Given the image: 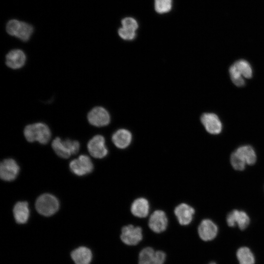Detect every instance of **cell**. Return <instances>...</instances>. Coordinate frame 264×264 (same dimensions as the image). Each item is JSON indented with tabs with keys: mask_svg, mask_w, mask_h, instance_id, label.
Returning a JSON list of instances; mask_svg holds the SVG:
<instances>
[{
	"mask_svg": "<svg viewBox=\"0 0 264 264\" xmlns=\"http://www.w3.org/2000/svg\"><path fill=\"white\" fill-rule=\"evenodd\" d=\"M24 136L29 142L38 141L47 144L51 138V131L48 126L43 123H36L27 125L23 131Z\"/></svg>",
	"mask_w": 264,
	"mask_h": 264,
	"instance_id": "6da1fadb",
	"label": "cell"
},
{
	"mask_svg": "<svg viewBox=\"0 0 264 264\" xmlns=\"http://www.w3.org/2000/svg\"><path fill=\"white\" fill-rule=\"evenodd\" d=\"M52 147L55 153L60 157L68 158L71 155L78 153L80 148L78 141L66 139L62 141L59 137L52 142Z\"/></svg>",
	"mask_w": 264,
	"mask_h": 264,
	"instance_id": "7a4b0ae2",
	"label": "cell"
},
{
	"mask_svg": "<svg viewBox=\"0 0 264 264\" xmlns=\"http://www.w3.org/2000/svg\"><path fill=\"white\" fill-rule=\"evenodd\" d=\"M35 207L39 214L48 217L54 214L58 210L59 202L54 196L50 194H44L37 199Z\"/></svg>",
	"mask_w": 264,
	"mask_h": 264,
	"instance_id": "3957f363",
	"label": "cell"
},
{
	"mask_svg": "<svg viewBox=\"0 0 264 264\" xmlns=\"http://www.w3.org/2000/svg\"><path fill=\"white\" fill-rule=\"evenodd\" d=\"M125 244L133 246L138 244L143 239L142 229L140 226L128 224L122 227L120 236Z\"/></svg>",
	"mask_w": 264,
	"mask_h": 264,
	"instance_id": "277c9868",
	"label": "cell"
},
{
	"mask_svg": "<svg viewBox=\"0 0 264 264\" xmlns=\"http://www.w3.org/2000/svg\"><path fill=\"white\" fill-rule=\"evenodd\" d=\"M166 258L163 251H155L151 247H146L139 253L138 264H164Z\"/></svg>",
	"mask_w": 264,
	"mask_h": 264,
	"instance_id": "5b68a950",
	"label": "cell"
},
{
	"mask_svg": "<svg viewBox=\"0 0 264 264\" xmlns=\"http://www.w3.org/2000/svg\"><path fill=\"white\" fill-rule=\"evenodd\" d=\"M69 168L75 175L82 176L89 174L93 171V164L88 155L82 154L70 161Z\"/></svg>",
	"mask_w": 264,
	"mask_h": 264,
	"instance_id": "8992f818",
	"label": "cell"
},
{
	"mask_svg": "<svg viewBox=\"0 0 264 264\" xmlns=\"http://www.w3.org/2000/svg\"><path fill=\"white\" fill-rule=\"evenodd\" d=\"M88 149L90 154L94 158L101 159L108 154L105 138L102 135H96L88 143Z\"/></svg>",
	"mask_w": 264,
	"mask_h": 264,
	"instance_id": "52a82bcc",
	"label": "cell"
},
{
	"mask_svg": "<svg viewBox=\"0 0 264 264\" xmlns=\"http://www.w3.org/2000/svg\"><path fill=\"white\" fill-rule=\"evenodd\" d=\"M168 225V219L166 213L162 210H154L150 215L148 226L154 232L160 233L166 230Z\"/></svg>",
	"mask_w": 264,
	"mask_h": 264,
	"instance_id": "ba28073f",
	"label": "cell"
},
{
	"mask_svg": "<svg viewBox=\"0 0 264 264\" xmlns=\"http://www.w3.org/2000/svg\"><path fill=\"white\" fill-rule=\"evenodd\" d=\"M87 118L91 125L97 127L107 126L110 121L109 112L102 107L92 109L88 113Z\"/></svg>",
	"mask_w": 264,
	"mask_h": 264,
	"instance_id": "9c48e42d",
	"label": "cell"
},
{
	"mask_svg": "<svg viewBox=\"0 0 264 264\" xmlns=\"http://www.w3.org/2000/svg\"><path fill=\"white\" fill-rule=\"evenodd\" d=\"M20 171V167L16 161L12 158H8L1 162L0 165V176L6 181H11L17 177Z\"/></svg>",
	"mask_w": 264,
	"mask_h": 264,
	"instance_id": "30bf717a",
	"label": "cell"
},
{
	"mask_svg": "<svg viewBox=\"0 0 264 264\" xmlns=\"http://www.w3.org/2000/svg\"><path fill=\"white\" fill-rule=\"evenodd\" d=\"M174 213L179 224L184 226L187 225L192 222L195 210L190 205L181 202L175 207Z\"/></svg>",
	"mask_w": 264,
	"mask_h": 264,
	"instance_id": "8fae6325",
	"label": "cell"
},
{
	"mask_svg": "<svg viewBox=\"0 0 264 264\" xmlns=\"http://www.w3.org/2000/svg\"><path fill=\"white\" fill-rule=\"evenodd\" d=\"M200 121L206 131L210 134H219L222 130V124L219 117L213 113H204Z\"/></svg>",
	"mask_w": 264,
	"mask_h": 264,
	"instance_id": "7c38bea8",
	"label": "cell"
},
{
	"mask_svg": "<svg viewBox=\"0 0 264 264\" xmlns=\"http://www.w3.org/2000/svg\"><path fill=\"white\" fill-rule=\"evenodd\" d=\"M218 232L217 225L211 220L204 219L199 223L198 233L200 238L204 241H209L216 238Z\"/></svg>",
	"mask_w": 264,
	"mask_h": 264,
	"instance_id": "4fadbf2b",
	"label": "cell"
},
{
	"mask_svg": "<svg viewBox=\"0 0 264 264\" xmlns=\"http://www.w3.org/2000/svg\"><path fill=\"white\" fill-rule=\"evenodd\" d=\"M226 222L230 227L237 225L240 229L244 230L249 224L250 219L245 212L234 210L227 215Z\"/></svg>",
	"mask_w": 264,
	"mask_h": 264,
	"instance_id": "5bb4252c",
	"label": "cell"
},
{
	"mask_svg": "<svg viewBox=\"0 0 264 264\" xmlns=\"http://www.w3.org/2000/svg\"><path fill=\"white\" fill-rule=\"evenodd\" d=\"M26 61L25 53L21 49H14L6 55L5 64L9 68L17 69L22 68Z\"/></svg>",
	"mask_w": 264,
	"mask_h": 264,
	"instance_id": "9a60e30c",
	"label": "cell"
},
{
	"mask_svg": "<svg viewBox=\"0 0 264 264\" xmlns=\"http://www.w3.org/2000/svg\"><path fill=\"white\" fill-rule=\"evenodd\" d=\"M111 141L118 149H125L131 144L132 141V134L127 129H119L112 134Z\"/></svg>",
	"mask_w": 264,
	"mask_h": 264,
	"instance_id": "2e32d148",
	"label": "cell"
},
{
	"mask_svg": "<svg viewBox=\"0 0 264 264\" xmlns=\"http://www.w3.org/2000/svg\"><path fill=\"white\" fill-rule=\"evenodd\" d=\"M150 207L149 201L146 198L138 197L132 202L130 211L131 214L135 217L145 218L149 214Z\"/></svg>",
	"mask_w": 264,
	"mask_h": 264,
	"instance_id": "e0dca14e",
	"label": "cell"
},
{
	"mask_svg": "<svg viewBox=\"0 0 264 264\" xmlns=\"http://www.w3.org/2000/svg\"><path fill=\"white\" fill-rule=\"evenodd\" d=\"M234 152L245 165H253L256 162V153L254 149L249 145L239 147Z\"/></svg>",
	"mask_w": 264,
	"mask_h": 264,
	"instance_id": "ac0fdd59",
	"label": "cell"
},
{
	"mask_svg": "<svg viewBox=\"0 0 264 264\" xmlns=\"http://www.w3.org/2000/svg\"><path fill=\"white\" fill-rule=\"evenodd\" d=\"M30 211L28 202L19 201L13 208V215L16 221L19 224L25 223L29 217Z\"/></svg>",
	"mask_w": 264,
	"mask_h": 264,
	"instance_id": "d6986e66",
	"label": "cell"
},
{
	"mask_svg": "<svg viewBox=\"0 0 264 264\" xmlns=\"http://www.w3.org/2000/svg\"><path fill=\"white\" fill-rule=\"evenodd\" d=\"M71 256L75 264H89L92 255L89 248L81 246L74 250Z\"/></svg>",
	"mask_w": 264,
	"mask_h": 264,
	"instance_id": "ffe728a7",
	"label": "cell"
},
{
	"mask_svg": "<svg viewBox=\"0 0 264 264\" xmlns=\"http://www.w3.org/2000/svg\"><path fill=\"white\" fill-rule=\"evenodd\" d=\"M240 264H254L255 257L250 249L247 247L239 248L236 253Z\"/></svg>",
	"mask_w": 264,
	"mask_h": 264,
	"instance_id": "44dd1931",
	"label": "cell"
},
{
	"mask_svg": "<svg viewBox=\"0 0 264 264\" xmlns=\"http://www.w3.org/2000/svg\"><path fill=\"white\" fill-rule=\"evenodd\" d=\"M34 31L33 26L24 22H21L15 37L23 42L29 40Z\"/></svg>",
	"mask_w": 264,
	"mask_h": 264,
	"instance_id": "7402d4cb",
	"label": "cell"
},
{
	"mask_svg": "<svg viewBox=\"0 0 264 264\" xmlns=\"http://www.w3.org/2000/svg\"><path fill=\"white\" fill-rule=\"evenodd\" d=\"M233 65L243 77L250 79L252 77V69L247 61L243 59L239 60Z\"/></svg>",
	"mask_w": 264,
	"mask_h": 264,
	"instance_id": "603a6c76",
	"label": "cell"
},
{
	"mask_svg": "<svg viewBox=\"0 0 264 264\" xmlns=\"http://www.w3.org/2000/svg\"><path fill=\"white\" fill-rule=\"evenodd\" d=\"M173 3V0H154V8L158 14H166L172 10Z\"/></svg>",
	"mask_w": 264,
	"mask_h": 264,
	"instance_id": "cb8c5ba5",
	"label": "cell"
},
{
	"mask_svg": "<svg viewBox=\"0 0 264 264\" xmlns=\"http://www.w3.org/2000/svg\"><path fill=\"white\" fill-rule=\"evenodd\" d=\"M229 72L231 79L234 85L237 87H242L245 85L243 76L233 64L229 68Z\"/></svg>",
	"mask_w": 264,
	"mask_h": 264,
	"instance_id": "d4e9b609",
	"label": "cell"
},
{
	"mask_svg": "<svg viewBox=\"0 0 264 264\" xmlns=\"http://www.w3.org/2000/svg\"><path fill=\"white\" fill-rule=\"evenodd\" d=\"M21 21L16 19L9 21L6 25V31L10 36L16 37Z\"/></svg>",
	"mask_w": 264,
	"mask_h": 264,
	"instance_id": "484cf974",
	"label": "cell"
},
{
	"mask_svg": "<svg viewBox=\"0 0 264 264\" xmlns=\"http://www.w3.org/2000/svg\"><path fill=\"white\" fill-rule=\"evenodd\" d=\"M118 34L121 39L126 41L133 40L136 36L135 31L123 27H121L118 29Z\"/></svg>",
	"mask_w": 264,
	"mask_h": 264,
	"instance_id": "4316f807",
	"label": "cell"
},
{
	"mask_svg": "<svg viewBox=\"0 0 264 264\" xmlns=\"http://www.w3.org/2000/svg\"><path fill=\"white\" fill-rule=\"evenodd\" d=\"M122 27L136 31L138 23L136 19L131 17H125L121 21Z\"/></svg>",
	"mask_w": 264,
	"mask_h": 264,
	"instance_id": "83f0119b",
	"label": "cell"
},
{
	"mask_svg": "<svg viewBox=\"0 0 264 264\" xmlns=\"http://www.w3.org/2000/svg\"><path fill=\"white\" fill-rule=\"evenodd\" d=\"M230 162L234 169L238 171L243 170L246 166L238 157L234 152L231 155Z\"/></svg>",
	"mask_w": 264,
	"mask_h": 264,
	"instance_id": "f1b7e54d",
	"label": "cell"
},
{
	"mask_svg": "<svg viewBox=\"0 0 264 264\" xmlns=\"http://www.w3.org/2000/svg\"><path fill=\"white\" fill-rule=\"evenodd\" d=\"M208 264H216V263L215 262H210V263H209Z\"/></svg>",
	"mask_w": 264,
	"mask_h": 264,
	"instance_id": "f546056e",
	"label": "cell"
}]
</instances>
